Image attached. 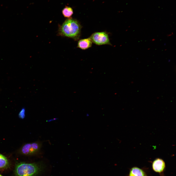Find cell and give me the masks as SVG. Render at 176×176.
Wrapping results in <instances>:
<instances>
[{"label":"cell","instance_id":"1","mask_svg":"<svg viewBox=\"0 0 176 176\" xmlns=\"http://www.w3.org/2000/svg\"><path fill=\"white\" fill-rule=\"evenodd\" d=\"M81 28V26L77 20L69 18L59 26L57 34L77 40L80 37Z\"/></svg>","mask_w":176,"mask_h":176},{"label":"cell","instance_id":"2","mask_svg":"<svg viewBox=\"0 0 176 176\" xmlns=\"http://www.w3.org/2000/svg\"><path fill=\"white\" fill-rule=\"evenodd\" d=\"M44 166L41 162L32 163H20L16 165L15 176H36L43 170Z\"/></svg>","mask_w":176,"mask_h":176},{"label":"cell","instance_id":"3","mask_svg":"<svg viewBox=\"0 0 176 176\" xmlns=\"http://www.w3.org/2000/svg\"><path fill=\"white\" fill-rule=\"evenodd\" d=\"M89 37L92 42L96 45H111L108 34L106 32H95L92 34Z\"/></svg>","mask_w":176,"mask_h":176},{"label":"cell","instance_id":"4","mask_svg":"<svg viewBox=\"0 0 176 176\" xmlns=\"http://www.w3.org/2000/svg\"><path fill=\"white\" fill-rule=\"evenodd\" d=\"M42 145V143L39 141L26 143L22 146L21 151L22 153L25 155L36 154L39 152Z\"/></svg>","mask_w":176,"mask_h":176},{"label":"cell","instance_id":"5","mask_svg":"<svg viewBox=\"0 0 176 176\" xmlns=\"http://www.w3.org/2000/svg\"><path fill=\"white\" fill-rule=\"evenodd\" d=\"M165 167V162L162 159L157 158L153 162L152 168L153 170L155 172L161 173L164 171Z\"/></svg>","mask_w":176,"mask_h":176},{"label":"cell","instance_id":"6","mask_svg":"<svg viewBox=\"0 0 176 176\" xmlns=\"http://www.w3.org/2000/svg\"><path fill=\"white\" fill-rule=\"evenodd\" d=\"M92 42L90 38L82 39L78 42L77 47L82 50H86L91 47Z\"/></svg>","mask_w":176,"mask_h":176},{"label":"cell","instance_id":"7","mask_svg":"<svg viewBox=\"0 0 176 176\" xmlns=\"http://www.w3.org/2000/svg\"><path fill=\"white\" fill-rule=\"evenodd\" d=\"M129 176H147L145 172L142 169L134 167L130 170Z\"/></svg>","mask_w":176,"mask_h":176},{"label":"cell","instance_id":"8","mask_svg":"<svg viewBox=\"0 0 176 176\" xmlns=\"http://www.w3.org/2000/svg\"><path fill=\"white\" fill-rule=\"evenodd\" d=\"M62 13L66 18H70L73 14L72 9L70 7L66 6L62 10Z\"/></svg>","mask_w":176,"mask_h":176},{"label":"cell","instance_id":"9","mask_svg":"<svg viewBox=\"0 0 176 176\" xmlns=\"http://www.w3.org/2000/svg\"><path fill=\"white\" fill-rule=\"evenodd\" d=\"M8 162L6 157L0 154V168H3L8 165Z\"/></svg>","mask_w":176,"mask_h":176},{"label":"cell","instance_id":"10","mask_svg":"<svg viewBox=\"0 0 176 176\" xmlns=\"http://www.w3.org/2000/svg\"><path fill=\"white\" fill-rule=\"evenodd\" d=\"M25 110L24 108L22 109L20 112L19 114V117L21 119H23L25 116Z\"/></svg>","mask_w":176,"mask_h":176},{"label":"cell","instance_id":"11","mask_svg":"<svg viewBox=\"0 0 176 176\" xmlns=\"http://www.w3.org/2000/svg\"><path fill=\"white\" fill-rule=\"evenodd\" d=\"M0 176H2V175H0Z\"/></svg>","mask_w":176,"mask_h":176}]
</instances>
